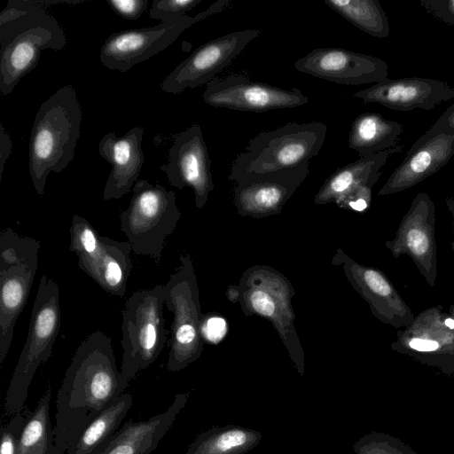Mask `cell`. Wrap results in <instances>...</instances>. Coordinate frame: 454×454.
<instances>
[{
    "label": "cell",
    "mask_w": 454,
    "mask_h": 454,
    "mask_svg": "<svg viewBox=\"0 0 454 454\" xmlns=\"http://www.w3.org/2000/svg\"><path fill=\"white\" fill-rule=\"evenodd\" d=\"M128 385L117 369L109 336L99 330L89 334L76 348L58 392L54 426L58 454L67 452Z\"/></svg>",
    "instance_id": "6da1fadb"
},
{
    "label": "cell",
    "mask_w": 454,
    "mask_h": 454,
    "mask_svg": "<svg viewBox=\"0 0 454 454\" xmlns=\"http://www.w3.org/2000/svg\"><path fill=\"white\" fill-rule=\"evenodd\" d=\"M13 18L0 23V93L12 92L32 71L43 50H62L66 35L43 5L35 0H10Z\"/></svg>",
    "instance_id": "7a4b0ae2"
},
{
    "label": "cell",
    "mask_w": 454,
    "mask_h": 454,
    "mask_svg": "<svg viewBox=\"0 0 454 454\" xmlns=\"http://www.w3.org/2000/svg\"><path fill=\"white\" fill-rule=\"evenodd\" d=\"M82 109L74 89L65 85L40 106L28 148V170L38 195L51 172H62L72 161L80 137Z\"/></svg>",
    "instance_id": "3957f363"
},
{
    "label": "cell",
    "mask_w": 454,
    "mask_h": 454,
    "mask_svg": "<svg viewBox=\"0 0 454 454\" xmlns=\"http://www.w3.org/2000/svg\"><path fill=\"white\" fill-rule=\"evenodd\" d=\"M327 127L321 121H290L259 133L234 160L228 180L288 169L309 163L322 149Z\"/></svg>",
    "instance_id": "277c9868"
},
{
    "label": "cell",
    "mask_w": 454,
    "mask_h": 454,
    "mask_svg": "<svg viewBox=\"0 0 454 454\" xmlns=\"http://www.w3.org/2000/svg\"><path fill=\"white\" fill-rule=\"evenodd\" d=\"M59 289L46 275L40 278L33 303L25 345L10 380L4 401L5 414L22 412L29 386L38 369L51 356L60 329Z\"/></svg>",
    "instance_id": "5b68a950"
},
{
    "label": "cell",
    "mask_w": 454,
    "mask_h": 454,
    "mask_svg": "<svg viewBox=\"0 0 454 454\" xmlns=\"http://www.w3.org/2000/svg\"><path fill=\"white\" fill-rule=\"evenodd\" d=\"M239 303L247 316L265 318L273 325L301 376L304 375V352L294 327L290 281L268 265L247 269L239 282Z\"/></svg>",
    "instance_id": "8992f818"
},
{
    "label": "cell",
    "mask_w": 454,
    "mask_h": 454,
    "mask_svg": "<svg viewBox=\"0 0 454 454\" xmlns=\"http://www.w3.org/2000/svg\"><path fill=\"white\" fill-rule=\"evenodd\" d=\"M132 191L129 207L120 214L121 229L136 254L159 264L166 239L181 218L176 193L145 179L138 180Z\"/></svg>",
    "instance_id": "52a82bcc"
},
{
    "label": "cell",
    "mask_w": 454,
    "mask_h": 454,
    "mask_svg": "<svg viewBox=\"0 0 454 454\" xmlns=\"http://www.w3.org/2000/svg\"><path fill=\"white\" fill-rule=\"evenodd\" d=\"M164 286L133 293L122 311L121 373L129 383L163 350L167 331L163 314Z\"/></svg>",
    "instance_id": "ba28073f"
},
{
    "label": "cell",
    "mask_w": 454,
    "mask_h": 454,
    "mask_svg": "<svg viewBox=\"0 0 454 454\" xmlns=\"http://www.w3.org/2000/svg\"><path fill=\"white\" fill-rule=\"evenodd\" d=\"M41 244L12 228L0 234V365L6 358L18 317L36 275Z\"/></svg>",
    "instance_id": "9c48e42d"
},
{
    "label": "cell",
    "mask_w": 454,
    "mask_h": 454,
    "mask_svg": "<svg viewBox=\"0 0 454 454\" xmlns=\"http://www.w3.org/2000/svg\"><path fill=\"white\" fill-rule=\"evenodd\" d=\"M164 301L173 312L167 368L179 372L200 358L204 340L197 277L190 254L179 255V265L164 285Z\"/></svg>",
    "instance_id": "30bf717a"
},
{
    "label": "cell",
    "mask_w": 454,
    "mask_h": 454,
    "mask_svg": "<svg viewBox=\"0 0 454 454\" xmlns=\"http://www.w3.org/2000/svg\"><path fill=\"white\" fill-rule=\"evenodd\" d=\"M231 0H218L194 17L184 15L166 23L112 34L101 46V63L111 70L127 72L172 44L193 24L228 8Z\"/></svg>",
    "instance_id": "8fae6325"
},
{
    "label": "cell",
    "mask_w": 454,
    "mask_h": 454,
    "mask_svg": "<svg viewBox=\"0 0 454 454\" xmlns=\"http://www.w3.org/2000/svg\"><path fill=\"white\" fill-rule=\"evenodd\" d=\"M261 33L260 29H242L207 42L176 67L163 80L161 90L177 94L186 88L207 84Z\"/></svg>",
    "instance_id": "7c38bea8"
},
{
    "label": "cell",
    "mask_w": 454,
    "mask_h": 454,
    "mask_svg": "<svg viewBox=\"0 0 454 454\" xmlns=\"http://www.w3.org/2000/svg\"><path fill=\"white\" fill-rule=\"evenodd\" d=\"M202 98L211 106L254 113L294 108L309 102V98L298 88L282 89L252 81L243 74L212 80L207 84Z\"/></svg>",
    "instance_id": "4fadbf2b"
},
{
    "label": "cell",
    "mask_w": 454,
    "mask_h": 454,
    "mask_svg": "<svg viewBox=\"0 0 454 454\" xmlns=\"http://www.w3.org/2000/svg\"><path fill=\"white\" fill-rule=\"evenodd\" d=\"M309 174V163L274 172L249 175L235 182L233 204L241 216L263 218L279 214Z\"/></svg>",
    "instance_id": "5bb4252c"
},
{
    "label": "cell",
    "mask_w": 454,
    "mask_h": 454,
    "mask_svg": "<svg viewBox=\"0 0 454 454\" xmlns=\"http://www.w3.org/2000/svg\"><path fill=\"white\" fill-rule=\"evenodd\" d=\"M160 168L167 175L170 185L179 190L192 188L196 208H203L214 183L208 150L199 124L192 125L175 137L168 150V162Z\"/></svg>",
    "instance_id": "9a60e30c"
},
{
    "label": "cell",
    "mask_w": 454,
    "mask_h": 454,
    "mask_svg": "<svg viewBox=\"0 0 454 454\" xmlns=\"http://www.w3.org/2000/svg\"><path fill=\"white\" fill-rule=\"evenodd\" d=\"M304 74L343 85L378 83L388 78L380 58L340 48H317L294 63Z\"/></svg>",
    "instance_id": "2e32d148"
},
{
    "label": "cell",
    "mask_w": 454,
    "mask_h": 454,
    "mask_svg": "<svg viewBox=\"0 0 454 454\" xmlns=\"http://www.w3.org/2000/svg\"><path fill=\"white\" fill-rule=\"evenodd\" d=\"M454 156V133L429 129L411 146L379 194L398 192L434 174Z\"/></svg>",
    "instance_id": "e0dca14e"
},
{
    "label": "cell",
    "mask_w": 454,
    "mask_h": 454,
    "mask_svg": "<svg viewBox=\"0 0 454 454\" xmlns=\"http://www.w3.org/2000/svg\"><path fill=\"white\" fill-rule=\"evenodd\" d=\"M354 97L365 103H378L395 111L416 108L431 110L442 102L453 99L454 88L432 78H387L356 91Z\"/></svg>",
    "instance_id": "ac0fdd59"
},
{
    "label": "cell",
    "mask_w": 454,
    "mask_h": 454,
    "mask_svg": "<svg viewBox=\"0 0 454 454\" xmlns=\"http://www.w3.org/2000/svg\"><path fill=\"white\" fill-rule=\"evenodd\" d=\"M143 137L144 128L134 127L121 137L108 132L101 138L98 153L112 165L104 188L103 200L121 199L138 181L145 163Z\"/></svg>",
    "instance_id": "d6986e66"
},
{
    "label": "cell",
    "mask_w": 454,
    "mask_h": 454,
    "mask_svg": "<svg viewBox=\"0 0 454 454\" xmlns=\"http://www.w3.org/2000/svg\"><path fill=\"white\" fill-rule=\"evenodd\" d=\"M189 395V393L176 395L168 410L148 419L129 420L98 454H151L172 427Z\"/></svg>",
    "instance_id": "ffe728a7"
},
{
    "label": "cell",
    "mask_w": 454,
    "mask_h": 454,
    "mask_svg": "<svg viewBox=\"0 0 454 454\" xmlns=\"http://www.w3.org/2000/svg\"><path fill=\"white\" fill-rule=\"evenodd\" d=\"M402 151V146L360 157L357 160L336 169L322 184L314 198L317 205L337 204L348 193L371 181H377L380 169L388 158Z\"/></svg>",
    "instance_id": "44dd1931"
},
{
    "label": "cell",
    "mask_w": 454,
    "mask_h": 454,
    "mask_svg": "<svg viewBox=\"0 0 454 454\" xmlns=\"http://www.w3.org/2000/svg\"><path fill=\"white\" fill-rule=\"evenodd\" d=\"M131 251L128 241L101 236V252L88 276L106 292L123 296L132 269Z\"/></svg>",
    "instance_id": "7402d4cb"
},
{
    "label": "cell",
    "mask_w": 454,
    "mask_h": 454,
    "mask_svg": "<svg viewBox=\"0 0 454 454\" xmlns=\"http://www.w3.org/2000/svg\"><path fill=\"white\" fill-rule=\"evenodd\" d=\"M403 126L378 113L358 115L351 125L348 146L360 157L378 153L398 145Z\"/></svg>",
    "instance_id": "603a6c76"
},
{
    "label": "cell",
    "mask_w": 454,
    "mask_h": 454,
    "mask_svg": "<svg viewBox=\"0 0 454 454\" xmlns=\"http://www.w3.org/2000/svg\"><path fill=\"white\" fill-rule=\"evenodd\" d=\"M132 403L130 394L121 395L85 427L66 454H98L118 431Z\"/></svg>",
    "instance_id": "cb8c5ba5"
},
{
    "label": "cell",
    "mask_w": 454,
    "mask_h": 454,
    "mask_svg": "<svg viewBox=\"0 0 454 454\" xmlns=\"http://www.w3.org/2000/svg\"><path fill=\"white\" fill-rule=\"evenodd\" d=\"M256 430L227 425L201 432L184 454H246L261 442Z\"/></svg>",
    "instance_id": "d4e9b609"
},
{
    "label": "cell",
    "mask_w": 454,
    "mask_h": 454,
    "mask_svg": "<svg viewBox=\"0 0 454 454\" xmlns=\"http://www.w3.org/2000/svg\"><path fill=\"white\" fill-rule=\"evenodd\" d=\"M51 398V388L48 387L35 409L28 413L20 435L17 454H58L50 417Z\"/></svg>",
    "instance_id": "484cf974"
},
{
    "label": "cell",
    "mask_w": 454,
    "mask_h": 454,
    "mask_svg": "<svg viewBox=\"0 0 454 454\" xmlns=\"http://www.w3.org/2000/svg\"><path fill=\"white\" fill-rule=\"evenodd\" d=\"M325 4L372 36L389 35L388 19L378 0H325Z\"/></svg>",
    "instance_id": "4316f807"
},
{
    "label": "cell",
    "mask_w": 454,
    "mask_h": 454,
    "mask_svg": "<svg viewBox=\"0 0 454 454\" xmlns=\"http://www.w3.org/2000/svg\"><path fill=\"white\" fill-rule=\"evenodd\" d=\"M70 250L78 259V266L87 275L101 252V235L85 218L74 215L69 230Z\"/></svg>",
    "instance_id": "83f0119b"
},
{
    "label": "cell",
    "mask_w": 454,
    "mask_h": 454,
    "mask_svg": "<svg viewBox=\"0 0 454 454\" xmlns=\"http://www.w3.org/2000/svg\"><path fill=\"white\" fill-rule=\"evenodd\" d=\"M202 0H155L149 10L151 19L169 22L186 15Z\"/></svg>",
    "instance_id": "f1b7e54d"
},
{
    "label": "cell",
    "mask_w": 454,
    "mask_h": 454,
    "mask_svg": "<svg viewBox=\"0 0 454 454\" xmlns=\"http://www.w3.org/2000/svg\"><path fill=\"white\" fill-rule=\"evenodd\" d=\"M29 412H20L1 427L0 454H17V447L22 428Z\"/></svg>",
    "instance_id": "f546056e"
},
{
    "label": "cell",
    "mask_w": 454,
    "mask_h": 454,
    "mask_svg": "<svg viewBox=\"0 0 454 454\" xmlns=\"http://www.w3.org/2000/svg\"><path fill=\"white\" fill-rule=\"evenodd\" d=\"M228 331L226 320L215 313L203 315L200 325V333L204 341L217 345Z\"/></svg>",
    "instance_id": "4dcf8cb0"
},
{
    "label": "cell",
    "mask_w": 454,
    "mask_h": 454,
    "mask_svg": "<svg viewBox=\"0 0 454 454\" xmlns=\"http://www.w3.org/2000/svg\"><path fill=\"white\" fill-rule=\"evenodd\" d=\"M377 181L364 184L340 200L336 205L344 209L362 212L368 207L371 200L372 188Z\"/></svg>",
    "instance_id": "1f68e13d"
},
{
    "label": "cell",
    "mask_w": 454,
    "mask_h": 454,
    "mask_svg": "<svg viewBox=\"0 0 454 454\" xmlns=\"http://www.w3.org/2000/svg\"><path fill=\"white\" fill-rule=\"evenodd\" d=\"M107 4L119 16L127 20H137L147 8V0H109Z\"/></svg>",
    "instance_id": "d6a6232c"
},
{
    "label": "cell",
    "mask_w": 454,
    "mask_h": 454,
    "mask_svg": "<svg viewBox=\"0 0 454 454\" xmlns=\"http://www.w3.org/2000/svg\"><path fill=\"white\" fill-rule=\"evenodd\" d=\"M420 4L442 22L454 26V0H421Z\"/></svg>",
    "instance_id": "836d02e7"
},
{
    "label": "cell",
    "mask_w": 454,
    "mask_h": 454,
    "mask_svg": "<svg viewBox=\"0 0 454 454\" xmlns=\"http://www.w3.org/2000/svg\"><path fill=\"white\" fill-rule=\"evenodd\" d=\"M430 129L454 133V103L442 114Z\"/></svg>",
    "instance_id": "e575fe53"
},
{
    "label": "cell",
    "mask_w": 454,
    "mask_h": 454,
    "mask_svg": "<svg viewBox=\"0 0 454 454\" xmlns=\"http://www.w3.org/2000/svg\"><path fill=\"white\" fill-rule=\"evenodd\" d=\"M12 147V142L3 124L0 125V182L2 181L4 164L9 158Z\"/></svg>",
    "instance_id": "d590c367"
},
{
    "label": "cell",
    "mask_w": 454,
    "mask_h": 454,
    "mask_svg": "<svg viewBox=\"0 0 454 454\" xmlns=\"http://www.w3.org/2000/svg\"><path fill=\"white\" fill-rule=\"evenodd\" d=\"M408 244L410 248L415 254H423L427 249V239L424 233L418 231H411L408 237Z\"/></svg>",
    "instance_id": "8d00e7d4"
},
{
    "label": "cell",
    "mask_w": 454,
    "mask_h": 454,
    "mask_svg": "<svg viewBox=\"0 0 454 454\" xmlns=\"http://www.w3.org/2000/svg\"><path fill=\"white\" fill-rule=\"evenodd\" d=\"M409 345L411 348L422 352L434 351L439 347L438 342L435 340L419 338L411 339Z\"/></svg>",
    "instance_id": "74e56055"
},
{
    "label": "cell",
    "mask_w": 454,
    "mask_h": 454,
    "mask_svg": "<svg viewBox=\"0 0 454 454\" xmlns=\"http://www.w3.org/2000/svg\"><path fill=\"white\" fill-rule=\"evenodd\" d=\"M226 296L228 300L233 303L239 302V290L238 285L229 286L226 290Z\"/></svg>",
    "instance_id": "f35d334b"
},
{
    "label": "cell",
    "mask_w": 454,
    "mask_h": 454,
    "mask_svg": "<svg viewBox=\"0 0 454 454\" xmlns=\"http://www.w3.org/2000/svg\"><path fill=\"white\" fill-rule=\"evenodd\" d=\"M445 325L450 328V329H454V320L451 319V318H448L445 320Z\"/></svg>",
    "instance_id": "ab89813d"
}]
</instances>
